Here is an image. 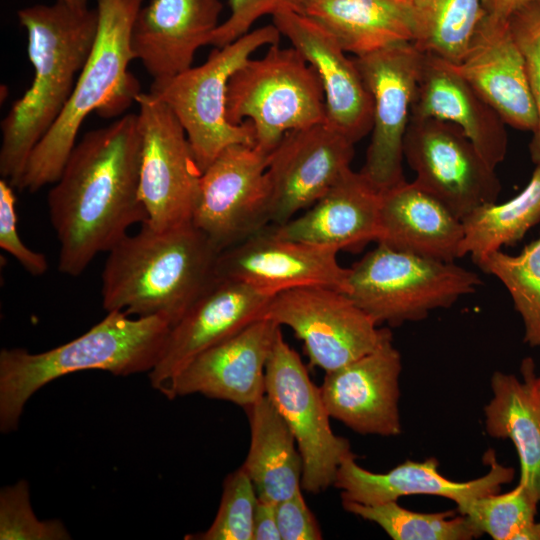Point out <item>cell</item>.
<instances>
[{"label": "cell", "mask_w": 540, "mask_h": 540, "mask_svg": "<svg viewBox=\"0 0 540 540\" xmlns=\"http://www.w3.org/2000/svg\"><path fill=\"white\" fill-rule=\"evenodd\" d=\"M140 135L137 114L87 132L75 144L48 193L59 242L58 270L81 275L137 223L147 221L139 195Z\"/></svg>", "instance_id": "6da1fadb"}, {"label": "cell", "mask_w": 540, "mask_h": 540, "mask_svg": "<svg viewBox=\"0 0 540 540\" xmlns=\"http://www.w3.org/2000/svg\"><path fill=\"white\" fill-rule=\"evenodd\" d=\"M17 16L27 32L34 77L1 122L0 174L15 188L34 147L74 89L95 41L98 10L76 9L57 0L20 9Z\"/></svg>", "instance_id": "7a4b0ae2"}, {"label": "cell", "mask_w": 540, "mask_h": 540, "mask_svg": "<svg viewBox=\"0 0 540 540\" xmlns=\"http://www.w3.org/2000/svg\"><path fill=\"white\" fill-rule=\"evenodd\" d=\"M219 253L193 223L157 231L144 222L108 251L102 306L128 316H161L172 326L215 280Z\"/></svg>", "instance_id": "3957f363"}, {"label": "cell", "mask_w": 540, "mask_h": 540, "mask_svg": "<svg viewBox=\"0 0 540 540\" xmlns=\"http://www.w3.org/2000/svg\"><path fill=\"white\" fill-rule=\"evenodd\" d=\"M171 324L161 316L110 311L81 336L53 349L0 351V430L15 431L28 400L49 382L70 373L103 370L115 376L150 372Z\"/></svg>", "instance_id": "277c9868"}, {"label": "cell", "mask_w": 540, "mask_h": 540, "mask_svg": "<svg viewBox=\"0 0 540 540\" xmlns=\"http://www.w3.org/2000/svg\"><path fill=\"white\" fill-rule=\"evenodd\" d=\"M98 28L93 47L60 115L34 147L18 189L34 193L60 177L85 118L93 111L118 116L140 93L128 72L134 60L131 30L144 0H96Z\"/></svg>", "instance_id": "5b68a950"}, {"label": "cell", "mask_w": 540, "mask_h": 540, "mask_svg": "<svg viewBox=\"0 0 540 540\" xmlns=\"http://www.w3.org/2000/svg\"><path fill=\"white\" fill-rule=\"evenodd\" d=\"M226 116L234 125L250 121L255 145L270 154L288 131L326 120L320 78L294 47L271 45L231 76Z\"/></svg>", "instance_id": "8992f818"}, {"label": "cell", "mask_w": 540, "mask_h": 540, "mask_svg": "<svg viewBox=\"0 0 540 540\" xmlns=\"http://www.w3.org/2000/svg\"><path fill=\"white\" fill-rule=\"evenodd\" d=\"M481 284L475 272L454 262L378 244L350 268L347 295L378 325L397 327L452 306Z\"/></svg>", "instance_id": "52a82bcc"}, {"label": "cell", "mask_w": 540, "mask_h": 540, "mask_svg": "<svg viewBox=\"0 0 540 540\" xmlns=\"http://www.w3.org/2000/svg\"><path fill=\"white\" fill-rule=\"evenodd\" d=\"M280 36L273 23L254 29L226 46L215 47L202 65L152 83L150 93L168 105L184 128L201 173L227 146L255 144L250 121L234 125L227 119V86L256 50L278 44Z\"/></svg>", "instance_id": "ba28073f"}, {"label": "cell", "mask_w": 540, "mask_h": 540, "mask_svg": "<svg viewBox=\"0 0 540 540\" xmlns=\"http://www.w3.org/2000/svg\"><path fill=\"white\" fill-rule=\"evenodd\" d=\"M140 135L139 195L146 223L165 231L192 223L201 171L173 111L158 97L135 99Z\"/></svg>", "instance_id": "9c48e42d"}, {"label": "cell", "mask_w": 540, "mask_h": 540, "mask_svg": "<svg viewBox=\"0 0 540 540\" xmlns=\"http://www.w3.org/2000/svg\"><path fill=\"white\" fill-rule=\"evenodd\" d=\"M303 342L311 366L336 370L392 340L346 293L303 287L276 294L264 312Z\"/></svg>", "instance_id": "30bf717a"}, {"label": "cell", "mask_w": 540, "mask_h": 540, "mask_svg": "<svg viewBox=\"0 0 540 540\" xmlns=\"http://www.w3.org/2000/svg\"><path fill=\"white\" fill-rule=\"evenodd\" d=\"M266 396L293 434L302 459L301 488L319 493L334 484L350 453L346 438L333 433L320 387L311 380L299 354L278 330L265 368Z\"/></svg>", "instance_id": "8fae6325"}, {"label": "cell", "mask_w": 540, "mask_h": 540, "mask_svg": "<svg viewBox=\"0 0 540 540\" xmlns=\"http://www.w3.org/2000/svg\"><path fill=\"white\" fill-rule=\"evenodd\" d=\"M269 156L236 143L201 173L192 223L220 252L270 224Z\"/></svg>", "instance_id": "7c38bea8"}, {"label": "cell", "mask_w": 540, "mask_h": 540, "mask_svg": "<svg viewBox=\"0 0 540 540\" xmlns=\"http://www.w3.org/2000/svg\"><path fill=\"white\" fill-rule=\"evenodd\" d=\"M403 154L416 174L413 182L459 219L497 201L501 184L495 168L456 125L410 117Z\"/></svg>", "instance_id": "4fadbf2b"}, {"label": "cell", "mask_w": 540, "mask_h": 540, "mask_svg": "<svg viewBox=\"0 0 540 540\" xmlns=\"http://www.w3.org/2000/svg\"><path fill=\"white\" fill-rule=\"evenodd\" d=\"M421 60L422 52L412 42L354 58L373 104L371 139L360 171L381 191L405 181L403 144Z\"/></svg>", "instance_id": "5bb4252c"}, {"label": "cell", "mask_w": 540, "mask_h": 540, "mask_svg": "<svg viewBox=\"0 0 540 540\" xmlns=\"http://www.w3.org/2000/svg\"><path fill=\"white\" fill-rule=\"evenodd\" d=\"M339 251L279 236L269 224L219 253L215 276L247 284L274 297L303 287H327L348 294L350 268Z\"/></svg>", "instance_id": "9a60e30c"}, {"label": "cell", "mask_w": 540, "mask_h": 540, "mask_svg": "<svg viewBox=\"0 0 540 540\" xmlns=\"http://www.w3.org/2000/svg\"><path fill=\"white\" fill-rule=\"evenodd\" d=\"M354 144L326 120L288 131L269 156L270 224L316 203L351 169Z\"/></svg>", "instance_id": "2e32d148"}, {"label": "cell", "mask_w": 540, "mask_h": 540, "mask_svg": "<svg viewBox=\"0 0 540 540\" xmlns=\"http://www.w3.org/2000/svg\"><path fill=\"white\" fill-rule=\"evenodd\" d=\"M272 298L242 282L215 278L170 327L161 355L148 372L151 386L166 395L191 360L263 318Z\"/></svg>", "instance_id": "e0dca14e"}, {"label": "cell", "mask_w": 540, "mask_h": 540, "mask_svg": "<svg viewBox=\"0 0 540 540\" xmlns=\"http://www.w3.org/2000/svg\"><path fill=\"white\" fill-rule=\"evenodd\" d=\"M401 370V355L389 340L343 367L325 372L320 390L330 417L359 434L399 435Z\"/></svg>", "instance_id": "ac0fdd59"}, {"label": "cell", "mask_w": 540, "mask_h": 540, "mask_svg": "<svg viewBox=\"0 0 540 540\" xmlns=\"http://www.w3.org/2000/svg\"><path fill=\"white\" fill-rule=\"evenodd\" d=\"M280 325L260 318L191 360L166 397L191 394L232 402L244 409L265 395V368Z\"/></svg>", "instance_id": "d6986e66"}, {"label": "cell", "mask_w": 540, "mask_h": 540, "mask_svg": "<svg viewBox=\"0 0 540 540\" xmlns=\"http://www.w3.org/2000/svg\"><path fill=\"white\" fill-rule=\"evenodd\" d=\"M273 24L316 70L324 91L326 121L353 143L372 130L373 104L354 61L319 23L302 12L284 10Z\"/></svg>", "instance_id": "ffe728a7"}, {"label": "cell", "mask_w": 540, "mask_h": 540, "mask_svg": "<svg viewBox=\"0 0 540 540\" xmlns=\"http://www.w3.org/2000/svg\"><path fill=\"white\" fill-rule=\"evenodd\" d=\"M220 0H149L139 9L130 46L153 82L168 80L192 67L196 51L208 45L220 25Z\"/></svg>", "instance_id": "44dd1931"}, {"label": "cell", "mask_w": 540, "mask_h": 540, "mask_svg": "<svg viewBox=\"0 0 540 540\" xmlns=\"http://www.w3.org/2000/svg\"><path fill=\"white\" fill-rule=\"evenodd\" d=\"M454 69L498 112L506 125L533 132L537 113L523 55L509 22L484 14Z\"/></svg>", "instance_id": "7402d4cb"}, {"label": "cell", "mask_w": 540, "mask_h": 540, "mask_svg": "<svg viewBox=\"0 0 540 540\" xmlns=\"http://www.w3.org/2000/svg\"><path fill=\"white\" fill-rule=\"evenodd\" d=\"M489 471L476 479L457 482L444 477L439 462L431 457L422 462L406 460L385 473H374L359 466L356 455L348 454L339 465L334 486L344 501L376 505L397 501L409 495H434L451 499L461 506L472 499L499 493L512 481L515 471L500 464L494 452L485 455Z\"/></svg>", "instance_id": "603a6c76"}, {"label": "cell", "mask_w": 540, "mask_h": 540, "mask_svg": "<svg viewBox=\"0 0 540 540\" xmlns=\"http://www.w3.org/2000/svg\"><path fill=\"white\" fill-rule=\"evenodd\" d=\"M411 117L456 125L495 169L505 159L506 123L451 63L439 57L422 53Z\"/></svg>", "instance_id": "cb8c5ba5"}, {"label": "cell", "mask_w": 540, "mask_h": 540, "mask_svg": "<svg viewBox=\"0 0 540 540\" xmlns=\"http://www.w3.org/2000/svg\"><path fill=\"white\" fill-rule=\"evenodd\" d=\"M382 192L361 171L349 169L304 214L271 225L287 239L338 251L358 248L377 240Z\"/></svg>", "instance_id": "d4e9b609"}, {"label": "cell", "mask_w": 540, "mask_h": 540, "mask_svg": "<svg viewBox=\"0 0 540 540\" xmlns=\"http://www.w3.org/2000/svg\"><path fill=\"white\" fill-rule=\"evenodd\" d=\"M462 220L414 182L382 192L376 242L394 250L454 262L461 257Z\"/></svg>", "instance_id": "484cf974"}, {"label": "cell", "mask_w": 540, "mask_h": 540, "mask_svg": "<svg viewBox=\"0 0 540 540\" xmlns=\"http://www.w3.org/2000/svg\"><path fill=\"white\" fill-rule=\"evenodd\" d=\"M523 381L496 371L491 378L492 398L484 408L488 435L513 442L520 462L519 483L540 503V396L531 358L521 365Z\"/></svg>", "instance_id": "4316f807"}, {"label": "cell", "mask_w": 540, "mask_h": 540, "mask_svg": "<svg viewBox=\"0 0 540 540\" xmlns=\"http://www.w3.org/2000/svg\"><path fill=\"white\" fill-rule=\"evenodd\" d=\"M302 13L355 56L413 41L410 0H304Z\"/></svg>", "instance_id": "83f0119b"}, {"label": "cell", "mask_w": 540, "mask_h": 540, "mask_svg": "<svg viewBox=\"0 0 540 540\" xmlns=\"http://www.w3.org/2000/svg\"><path fill=\"white\" fill-rule=\"evenodd\" d=\"M250 446L241 466L259 500L277 504L301 488L302 459L288 425L266 394L245 409Z\"/></svg>", "instance_id": "f1b7e54d"}, {"label": "cell", "mask_w": 540, "mask_h": 540, "mask_svg": "<svg viewBox=\"0 0 540 540\" xmlns=\"http://www.w3.org/2000/svg\"><path fill=\"white\" fill-rule=\"evenodd\" d=\"M540 222V166L515 197L478 207L462 219L461 257L469 254L476 264L502 246L514 245Z\"/></svg>", "instance_id": "f546056e"}, {"label": "cell", "mask_w": 540, "mask_h": 540, "mask_svg": "<svg viewBox=\"0 0 540 540\" xmlns=\"http://www.w3.org/2000/svg\"><path fill=\"white\" fill-rule=\"evenodd\" d=\"M414 36L422 53L451 64L461 61L484 16L482 0H410Z\"/></svg>", "instance_id": "4dcf8cb0"}, {"label": "cell", "mask_w": 540, "mask_h": 540, "mask_svg": "<svg viewBox=\"0 0 540 540\" xmlns=\"http://www.w3.org/2000/svg\"><path fill=\"white\" fill-rule=\"evenodd\" d=\"M343 508L376 523L394 540H471L483 533L464 515L454 511L420 513L401 507L397 501L365 505L342 500Z\"/></svg>", "instance_id": "1f68e13d"}, {"label": "cell", "mask_w": 540, "mask_h": 540, "mask_svg": "<svg viewBox=\"0 0 540 540\" xmlns=\"http://www.w3.org/2000/svg\"><path fill=\"white\" fill-rule=\"evenodd\" d=\"M476 265L497 277L508 290L524 324V342L540 346V236L518 255L497 250Z\"/></svg>", "instance_id": "d6a6232c"}, {"label": "cell", "mask_w": 540, "mask_h": 540, "mask_svg": "<svg viewBox=\"0 0 540 540\" xmlns=\"http://www.w3.org/2000/svg\"><path fill=\"white\" fill-rule=\"evenodd\" d=\"M539 502L521 483L511 491L481 496L457 506L483 534L495 540H519L535 521Z\"/></svg>", "instance_id": "836d02e7"}, {"label": "cell", "mask_w": 540, "mask_h": 540, "mask_svg": "<svg viewBox=\"0 0 540 540\" xmlns=\"http://www.w3.org/2000/svg\"><path fill=\"white\" fill-rule=\"evenodd\" d=\"M258 501L256 489L240 467L228 474L217 514L210 527L201 533L186 535L188 540H252L253 521Z\"/></svg>", "instance_id": "e575fe53"}, {"label": "cell", "mask_w": 540, "mask_h": 540, "mask_svg": "<svg viewBox=\"0 0 540 540\" xmlns=\"http://www.w3.org/2000/svg\"><path fill=\"white\" fill-rule=\"evenodd\" d=\"M1 540H67L71 536L57 519L40 520L30 502L29 484L19 480L0 491Z\"/></svg>", "instance_id": "d590c367"}, {"label": "cell", "mask_w": 540, "mask_h": 540, "mask_svg": "<svg viewBox=\"0 0 540 540\" xmlns=\"http://www.w3.org/2000/svg\"><path fill=\"white\" fill-rule=\"evenodd\" d=\"M523 55L529 89L537 113V126L529 145L533 163L540 166V0L525 4L508 19Z\"/></svg>", "instance_id": "8d00e7d4"}, {"label": "cell", "mask_w": 540, "mask_h": 540, "mask_svg": "<svg viewBox=\"0 0 540 540\" xmlns=\"http://www.w3.org/2000/svg\"><path fill=\"white\" fill-rule=\"evenodd\" d=\"M230 14L212 33L208 45L226 46L250 31L261 17L284 11L302 12L304 0H228Z\"/></svg>", "instance_id": "74e56055"}, {"label": "cell", "mask_w": 540, "mask_h": 540, "mask_svg": "<svg viewBox=\"0 0 540 540\" xmlns=\"http://www.w3.org/2000/svg\"><path fill=\"white\" fill-rule=\"evenodd\" d=\"M6 179L0 181V247L13 256L31 275L41 276L48 270V261L43 253L28 248L17 232L15 194Z\"/></svg>", "instance_id": "f35d334b"}, {"label": "cell", "mask_w": 540, "mask_h": 540, "mask_svg": "<svg viewBox=\"0 0 540 540\" xmlns=\"http://www.w3.org/2000/svg\"><path fill=\"white\" fill-rule=\"evenodd\" d=\"M281 540H319L322 532L314 514L308 508L302 488L276 504Z\"/></svg>", "instance_id": "ab89813d"}, {"label": "cell", "mask_w": 540, "mask_h": 540, "mask_svg": "<svg viewBox=\"0 0 540 540\" xmlns=\"http://www.w3.org/2000/svg\"><path fill=\"white\" fill-rule=\"evenodd\" d=\"M252 540H281L275 503L258 499L254 514Z\"/></svg>", "instance_id": "60d3db41"}, {"label": "cell", "mask_w": 540, "mask_h": 540, "mask_svg": "<svg viewBox=\"0 0 540 540\" xmlns=\"http://www.w3.org/2000/svg\"><path fill=\"white\" fill-rule=\"evenodd\" d=\"M538 0H482L486 15L508 20L509 17L525 4Z\"/></svg>", "instance_id": "b9f144b4"}, {"label": "cell", "mask_w": 540, "mask_h": 540, "mask_svg": "<svg viewBox=\"0 0 540 540\" xmlns=\"http://www.w3.org/2000/svg\"><path fill=\"white\" fill-rule=\"evenodd\" d=\"M61 1L65 2L66 4L76 9H85L88 7L87 6L88 0H61Z\"/></svg>", "instance_id": "7bdbcfd3"}, {"label": "cell", "mask_w": 540, "mask_h": 540, "mask_svg": "<svg viewBox=\"0 0 540 540\" xmlns=\"http://www.w3.org/2000/svg\"><path fill=\"white\" fill-rule=\"evenodd\" d=\"M535 386H536V389H537V392L540 396V376L535 378Z\"/></svg>", "instance_id": "ee69618b"}]
</instances>
